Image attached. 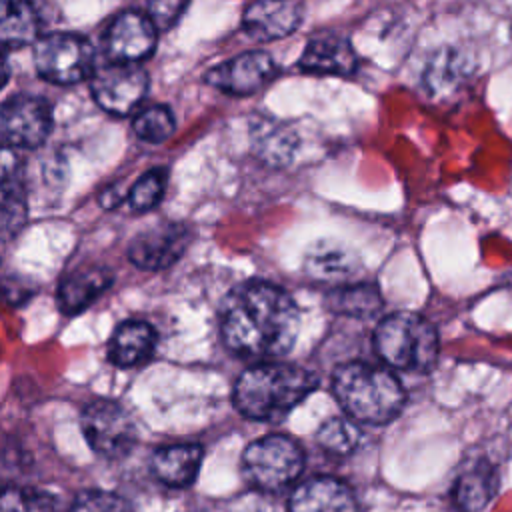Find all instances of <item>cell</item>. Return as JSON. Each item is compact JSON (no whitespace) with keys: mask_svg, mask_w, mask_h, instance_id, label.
Here are the masks:
<instances>
[{"mask_svg":"<svg viewBox=\"0 0 512 512\" xmlns=\"http://www.w3.org/2000/svg\"><path fill=\"white\" fill-rule=\"evenodd\" d=\"M26 220L24 196L8 198L0 202V242L10 240L22 228Z\"/></svg>","mask_w":512,"mask_h":512,"instance_id":"obj_30","label":"cell"},{"mask_svg":"<svg viewBox=\"0 0 512 512\" xmlns=\"http://www.w3.org/2000/svg\"><path fill=\"white\" fill-rule=\"evenodd\" d=\"M52 128L50 104L40 96H12L0 106V134L12 146L36 148Z\"/></svg>","mask_w":512,"mask_h":512,"instance_id":"obj_9","label":"cell"},{"mask_svg":"<svg viewBox=\"0 0 512 512\" xmlns=\"http://www.w3.org/2000/svg\"><path fill=\"white\" fill-rule=\"evenodd\" d=\"M496 470L488 460L472 462L454 484V504L460 512H478L496 492Z\"/></svg>","mask_w":512,"mask_h":512,"instance_id":"obj_20","label":"cell"},{"mask_svg":"<svg viewBox=\"0 0 512 512\" xmlns=\"http://www.w3.org/2000/svg\"><path fill=\"white\" fill-rule=\"evenodd\" d=\"M24 196L22 160L10 146H0V202Z\"/></svg>","mask_w":512,"mask_h":512,"instance_id":"obj_27","label":"cell"},{"mask_svg":"<svg viewBox=\"0 0 512 512\" xmlns=\"http://www.w3.org/2000/svg\"><path fill=\"white\" fill-rule=\"evenodd\" d=\"M288 512H358L352 490L338 478L314 476L294 488Z\"/></svg>","mask_w":512,"mask_h":512,"instance_id":"obj_15","label":"cell"},{"mask_svg":"<svg viewBox=\"0 0 512 512\" xmlns=\"http://www.w3.org/2000/svg\"><path fill=\"white\" fill-rule=\"evenodd\" d=\"M80 424L90 448L104 458H122L136 444V424L130 414L112 400L86 404Z\"/></svg>","mask_w":512,"mask_h":512,"instance_id":"obj_7","label":"cell"},{"mask_svg":"<svg viewBox=\"0 0 512 512\" xmlns=\"http://www.w3.org/2000/svg\"><path fill=\"white\" fill-rule=\"evenodd\" d=\"M40 20L30 0H0V46H26L38 40Z\"/></svg>","mask_w":512,"mask_h":512,"instance_id":"obj_21","label":"cell"},{"mask_svg":"<svg viewBox=\"0 0 512 512\" xmlns=\"http://www.w3.org/2000/svg\"><path fill=\"white\" fill-rule=\"evenodd\" d=\"M358 64L360 60L352 42L338 32L314 34L298 58V68L310 74L352 76Z\"/></svg>","mask_w":512,"mask_h":512,"instance_id":"obj_13","label":"cell"},{"mask_svg":"<svg viewBox=\"0 0 512 512\" xmlns=\"http://www.w3.org/2000/svg\"><path fill=\"white\" fill-rule=\"evenodd\" d=\"M92 96L110 114H130L148 92V74L130 62H110L92 72Z\"/></svg>","mask_w":512,"mask_h":512,"instance_id":"obj_8","label":"cell"},{"mask_svg":"<svg viewBox=\"0 0 512 512\" xmlns=\"http://www.w3.org/2000/svg\"><path fill=\"white\" fill-rule=\"evenodd\" d=\"M304 270L318 282H346L358 274L360 258L338 242L320 240L306 252Z\"/></svg>","mask_w":512,"mask_h":512,"instance_id":"obj_16","label":"cell"},{"mask_svg":"<svg viewBox=\"0 0 512 512\" xmlns=\"http://www.w3.org/2000/svg\"><path fill=\"white\" fill-rule=\"evenodd\" d=\"M70 512H134L132 506L118 494L106 490H86L76 496Z\"/></svg>","mask_w":512,"mask_h":512,"instance_id":"obj_28","label":"cell"},{"mask_svg":"<svg viewBox=\"0 0 512 512\" xmlns=\"http://www.w3.org/2000/svg\"><path fill=\"white\" fill-rule=\"evenodd\" d=\"M156 348V330L144 320L122 322L108 344V360L120 368L146 362Z\"/></svg>","mask_w":512,"mask_h":512,"instance_id":"obj_19","label":"cell"},{"mask_svg":"<svg viewBox=\"0 0 512 512\" xmlns=\"http://www.w3.org/2000/svg\"><path fill=\"white\" fill-rule=\"evenodd\" d=\"M300 314L286 290L270 282H246L234 288L222 308L224 344L248 358H280L298 336Z\"/></svg>","mask_w":512,"mask_h":512,"instance_id":"obj_1","label":"cell"},{"mask_svg":"<svg viewBox=\"0 0 512 512\" xmlns=\"http://www.w3.org/2000/svg\"><path fill=\"white\" fill-rule=\"evenodd\" d=\"M112 272L104 266H82L66 274L58 286V306L64 314H78L88 308L108 286Z\"/></svg>","mask_w":512,"mask_h":512,"instance_id":"obj_17","label":"cell"},{"mask_svg":"<svg viewBox=\"0 0 512 512\" xmlns=\"http://www.w3.org/2000/svg\"><path fill=\"white\" fill-rule=\"evenodd\" d=\"M188 242L190 230L184 224H158L132 238L128 244V258L144 270L168 268L184 254Z\"/></svg>","mask_w":512,"mask_h":512,"instance_id":"obj_11","label":"cell"},{"mask_svg":"<svg viewBox=\"0 0 512 512\" xmlns=\"http://www.w3.org/2000/svg\"><path fill=\"white\" fill-rule=\"evenodd\" d=\"M176 128L172 110L164 104H152L142 108L134 118V132L152 144H160L172 136Z\"/></svg>","mask_w":512,"mask_h":512,"instance_id":"obj_25","label":"cell"},{"mask_svg":"<svg viewBox=\"0 0 512 512\" xmlns=\"http://www.w3.org/2000/svg\"><path fill=\"white\" fill-rule=\"evenodd\" d=\"M304 462L298 442L282 434H268L246 446L242 472L256 490L274 492L290 486L302 474Z\"/></svg>","mask_w":512,"mask_h":512,"instance_id":"obj_5","label":"cell"},{"mask_svg":"<svg viewBox=\"0 0 512 512\" xmlns=\"http://www.w3.org/2000/svg\"><path fill=\"white\" fill-rule=\"evenodd\" d=\"M318 376L286 362H262L246 368L232 392L234 406L252 420L276 422L298 406L314 388Z\"/></svg>","mask_w":512,"mask_h":512,"instance_id":"obj_2","label":"cell"},{"mask_svg":"<svg viewBox=\"0 0 512 512\" xmlns=\"http://www.w3.org/2000/svg\"><path fill=\"white\" fill-rule=\"evenodd\" d=\"M230 512H282L278 502L264 490L244 492L230 504Z\"/></svg>","mask_w":512,"mask_h":512,"instance_id":"obj_31","label":"cell"},{"mask_svg":"<svg viewBox=\"0 0 512 512\" xmlns=\"http://www.w3.org/2000/svg\"><path fill=\"white\" fill-rule=\"evenodd\" d=\"M278 74L276 62L264 50L242 52L206 72V82L232 96H248Z\"/></svg>","mask_w":512,"mask_h":512,"instance_id":"obj_10","label":"cell"},{"mask_svg":"<svg viewBox=\"0 0 512 512\" xmlns=\"http://www.w3.org/2000/svg\"><path fill=\"white\" fill-rule=\"evenodd\" d=\"M438 332L420 314L394 312L380 320L374 350L386 366L406 372H426L438 358Z\"/></svg>","mask_w":512,"mask_h":512,"instance_id":"obj_4","label":"cell"},{"mask_svg":"<svg viewBox=\"0 0 512 512\" xmlns=\"http://www.w3.org/2000/svg\"><path fill=\"white\" fill-rule=\"evenodd\" d=\"M186 6H188V0H148L146 16L152 20L158 32H166L178 22Z\"/></svg>","mask_w":512,"mask_h":512,"instance_id":"obj_29","label":"cell"},{"mask_svg":"<svg viewBox=\"0 0 512 512\" xmlns=\"http://www.w3.org/2000/svg\"><path fill=\"white\" fill-rule=\"evenodd\" d=\"M34 64L42 78L54 84H76L92 76L94 48L92 44L70 32H54L34 42Z\"/></svg>","mask_w":512,"mask_h":512,"instance_id":"obj_6","label":"cell"},{"mask_svg":"<svg viewBox=\"0 0 512 512\" xmlns=\"http://www.w3.org/2000/svg\"><path fill=\"white\" fill-rule=\"evenodd\" d=\"M0 512H56V498L40 488L4 486L0 490Z\"/></svg>","mask_w":512,"mask_h":512,"instance_id":"obj_23","label":"cell"},{"mask_svg":"<svg viewBox=\"0 0 512 512\" xmlns=\"http://www.w3.org/2000/svg\"><path fill=\"white\" fill-rule=\"evenodd\" d=\"M318 444L332 454L344 456L350 454L358 442H360V428L352 418L344 416H334L328 418L320 428H318Z\"/></svg>","mask_w":512,"mask_h":512,"instance_id":"obj_24","label":"cell"},{"mask_svg":"<svg viewBox=\"0 0 512 512\" xmlns=\"http://www.w3.org/2000/svg\"><path fill=\"white\" fill-rule=\"evenodd\" d=\"M302 22L296 0H254L244 8L242 28L258 42H270L292 34Z\"/></svg>","mask_w":512,"mask_h":512,"instance_id":"obj_14","label":"cell"},{"mask_svg":"<svg viewBox=\"0 0 512 512\" xmlns=\"http://www.w3.org/2000/svg\"><path fill=\"white\" fill-rule=\"evenodd\" d=\"M156 38L158 30L148 16L140 12H122L114 18L104 36L106 56L112 62L138 64L154 52Z\"/></svg>","mask_w":512,"mask_h":512,"instance_id":"obj_12","label":"cell"},{"mask_svg":"<svg viewBox=\"0 0 512 512\" xmlns=\"http://www.w3.org/2000/svg\"><path fill=\"white\" fill-rule=\"evenodd\" d=\"M6 72H8V68H6V58H4V54H2V50H0V88H2L4 80H6Z\"/></svg>","mask_w":512,"mask_h":512,"instance_id":"obj_32","label":"cell"},{"mask_svg":"<svg viewBox=\"0 0 512 512\" xmlns=\"http://www.w3.org/2000/svg\"><path fill=\"white\" fill-rule=\"evenodd\" d=\"M332 390L344 412L362 424H388L406 402L400 380L388 368L368 362L342 364L334 372Z\"/></svg>","mask_w":512,"mask_h":512,"instance_id":"obj_3","label":"cell"},{"mask_svg":"<svg viewBox=\"0 0 512 512\" xmlns=\"http://www.w3.org/2000/svg\"><path fill=\"white\" fill-rule=\"evenodd\" d=\"M166 188V170L152 168L144 172L128 192V206L132 212L152 210L164 196Z\"/></svg>","mask_w":512,"mask_h":512,"instance_id":"obj_26","label":"cell"},{"mask_svg":"<svg viewBox=\"0 0 512 512\" xmlns=\"http://www.w3.org/2000/svg\"><path fill=\"white\" fill-rule=\"evenodd\" d=\"M204 450L200 444H172L154 452L152 472L170 488H186L196 480Z\"/></svg>","mask_w":512,"mask_h":512,"instance_id":"obj_18","label":"cell"},{"mask_svg":"<svg viewBox=\"0 0 512 512\" xmlns=\"http://www.w3.org/2000/svg\"><path fill=\"white\" fill-rule=\"evenodd\" d=\"M326 306L336 314L370 318L382 308V296L376 284L360 282L332 290L326 298Z\"/></svg>","mask_w":512,"mask_h":512,"instance_id":"obj_22","label":"cell"}]
</instances>
